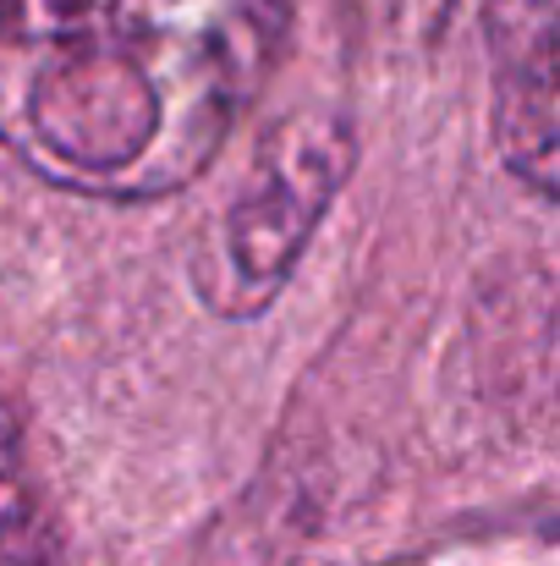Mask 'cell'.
<instances>
[{"label": "cell", "instance_id": "7a4b0ae2", "mask_svg": "<svg viewBox=\"0 0 560 566\" xmlns=\"http://www.w3.org/2000/svg\"><path fill=\"white\" fill-rule=\"evenodd\" d=\"M358 160L352 127L336 111L297 116L270 133L242 192L231 198L214 242L198 253V297L231 319L258 314L297 270L330 198L347 188Z\"/></svg>", "mask_w": 560, "mask_h": 566}, {"label": "cell", "instance_id": "3957f363", "mask_svg": "<svg viewBox=\"0 0 560 566\" xmlns=\"http://www.w3.org/2000/svg\"><path fill=\"white\" fill-rule=\"evenodd\" d=\"M495 144L560 203V0H495Z\"/></svg>", "mask_w": 560, "mask_h": 566}, {"label": "cell", "instance_id": "6da1fadb", "mask_svg": "<svg viewBox=\"0 0 560 566\" xmlns=\"http://www.w3.org/2000/svg\"><path fill=\"white\" fill-rule=\"evenodd\" d=\"M292 0H0V149L88 198L187 188L264 88Z\"/></svg>", "mask_w": 560, "mask_h": 566}, {"label": "cell", "instance_id": "277c9868", "mask_svg": "<svg viewBox=\"0 0 560 566\" xmlns=\"http://www.w3.org/2000/svg\"><path fill=\"white\" fill-rule=\"evenodd\" d=\"M44 556H50V528L28 479L22 434L0 407V566H44Z\"/></svg>", "mask_w": 560, "mask_h": 566}]
</instances>
